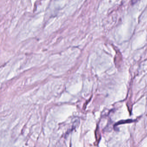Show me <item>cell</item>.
Segmentation results:
<instances>
[{"instance_id":"obj_1","label":"cell","mask_w":147,"mask_h":147,"mask_svg":"<svg viewBox=\"0 0 147 147\" xmlns=\"http://www.w3.org/2000/svg\"><path fill=\"white\" fill-rule=\"evenodd\" d=\"M138 1V0H132V4H135V3H136Z\"/></svg>"}]
</instances>
